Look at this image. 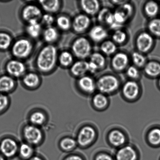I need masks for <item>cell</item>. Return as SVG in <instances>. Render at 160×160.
<instances>
[{
  "label": "cell",
  "instance_id": "1",
  "mask_svg": "<svg viewBox=\"0 0 160 160\" xmlns=\"http://www.w3.org/2000/svg\"><path fill=\"white\" fill-rule=\"evenodd\" d=\"M59 52L55 45L45 44L42 47L34 60V66L38 72L45 75L53 73L58 65Z\"/></svg>",
  "mask_w": 160,
  "mask_h": 160
},
{
  "label": "cell",
  "instance_id": "2",
  "mask_svg": "<svg viewBox=\"0 0 160 160\" xmlns=\"http://www.w3.org/2000/svg\"><path fill=\"white\" fill-rule=\"evenodd\" d=\"M10 49L13 58L23 61L33 52L34 42L26 36L20 37L14 40Z\"/></svg>",
  "mask_w": 160,
  "mask_h": 160
},
{
  "label": "cell",
  "instance_id": "3",
  "mask_svg": "<svg viewBox=\"0 0 160 160\" xmlns=\"http://www.w3.org/2000/svg\"><path fill=\"white\" fill-rule=\"evenodd\" d=\"M92 43L88 37L80 35L72 42L70 51L75 58L80 60H86L93 52Z\"/></svg>",
  "mask_w": 160,
  "mask_h": 160
},
{
  "label": "cell",
  "instance_id": "4",
  "mask_svg": "<svg viewBox=\"0 0 160 160\" xmlns=\"http://www.w3.org/2000/svg\"><path fill=\"white\" fill-rule=\"evenodd\" d=\"M96 82L97 89L105 95L116 92L121 85L120 78L116 73H104L99 77Z\"/></svg>",
  "mask_w": 160,
  "mask_h": 160
},
{
  "label": "cell",
  "instance_id": "5",
  "mask_svg": "<svg viewBox=\"0 0 160 160\" xmlns=\"http://www.w3.org/2000/svg\"><path fill=\"white\" fill-rule=\"evenodd\" d=\"M136 51L146 55L153 49L155 45V38L147 30L139 31L134 38Z\"/></svg>",
  "mask_w": 160,
  "mask_h": 160
},
{
  "label": "cell",
  "instance_id": "6",
  "mask_svg": "<svg viewBox=\"0 0 160 160\" xmlns=\"http://www.w3.org/2000/svg\"><path fill=\"white\" fill-rule=\"evenodd\" d=\"M134 13L135 7L131 1H128L125 4L117 7L113 11V15L118 28H123L124 25L132 18Z\"/></svg>",
  "mask_w": 160,
  "mask_h": 160
},
{
  "label": "cell",
  "instance_id": "7",
  "mask_svg": "<svg viewBox=\"0 0 160 160\" xmlns=\"http://www.w3.org/2000/svg\"><path fill=\"white\" fill-rule=\"evenodd\" d=\"M43 13L38 3L28 2L22 8L20 15L22 20L26 24L33 21L40 22Z\"/></svg>",
  "mask_w": 160,
  "mask_h": 160
},
{
  "label": "cell",
  "instance_id": "8",
  "mask_svg": "<svg viewBox=\"0 0 160 160\" xmlns=\"http://www.w3.org/2000/svg\"><path fill=\"white\" fill-rule=\"evenodd\" d=\"M110 65L114 73L124 72L131 65L130 55L123 51H118L111 57Z\"/></svg>",
  "mask_w": 160,
  "mask_h": 160
},
{
  "label": "cell",
  "instance_id": "9",
  "mask_svg": "<svg viewBox=\"0 0 160 160\" xmlns=\"http://www.w3.org/2000/svg\"><path fill=\"white\" fill-rule=\"evenodd\" d=\"M92 23L91 17L81 12L72 18V30L75 33L81 35L88 32Z\"/></svg>",
  "mask_w": 160,
  "mask_h": 160
},
{
  "label": "cell",
  "instance_id": "10",
  "mask_svg": "<svg viewBox=\"0 0 160 160\" xmlns=\"http://www.w3.org/2000/svg\"><path fill=\"white\" fill-rule=\"evenodd\" d=\"M5 70L7 74L15 79L21 78L27 72V67L23 61L14 58L6 63Z\"/></svg>",
  "mask_w": 160,
  "mask_h": 160
},
{
  "label": "cell",
  "instance_id": "11",
  "mask_svg": "<svg viewBox=\"0 0 160 160\" xmlns=\"http://www.w3.org/2000/svg\"><path fill=\"white\" fill-rule=\"evenodd\" d=\"M98 24L102 25L106 28L112 30L118 29L114 20L113 11L109 8H102L96 16Z\"/></svg>",
  "mask_w": 160,
  "mask_h": 160
},
{
  "label": "cell",
  "instance_id": "12",
  "mask_svg": "<svg viewBox=\"0 0 160 160\" xmlns=\"http://www.w3.org/2000/svg\"><path fill=\"white\" fill-rule=\"evenodd\" d=\"M88 38L92 43L100 44L108 39L107 28L100 24L92 26L88 32Z\"/></svg>",
  "mask_w": 160,
  "mask_h": 160
},
{
  "label": "cell",
  "instance_id": "13",
  "mask_svg": "<svg viewBox=\"0 0 160 160\" xmlns=\"http://www.w3.org/2000/svg\"><path fill=\"white\" fill-rule=\"evenodd\" d=\"M78 5L82 12L92 18L96 16L102 8L101 2L98 0H81Z\"/></svg>",
  "mask_w": 160,
  "mask_h": 160
},
{
  "label": "cell",
  "instance_id": "14",
  "mask_svg": "<svg viewBox=\"0 0 160 160\" xmlns=\"http://www.w3.org/2000/svg\"><path fill=\"white\" fill-rule=\"evenodd\" d=\"M23 135L28 143L30 145H38L43 138L40 128L32 125H27L25 127L23 130Z\"/></svg>",
  "mask_w": 160,
  "mask_h": 160
},
{
  "label": "cell",
  "instance_id": "15",
  "mask_svg": "<svg viewBox=\"0 0 160 160\" xmlns=\"http://www.w3.org/2000/svg\"><path fill=\"white\" fill-rule=\"evenodd\" d=\"M96 136V132L90 126L83 127L78 133L77 142L81 147L87 146L92 143Z\"/></svg>",
  "mask_w": 160,
  "mask_h": 160
},
{
  "label": "cell",
  "instance_id": "16",
  "mask_svg": "<svg viewBox=\"0 0 160 160\" xmlns=\"http://www.w3.org/2000/svg\"><path fill=\"white\" fill-rule=\"evenodd\" d=\"M140 90V86L137 81L128 79L122 85V93L129 100H134L138 97Z\"/></svg>",
  "mask_w": 160,
  "mask_h": 160
},
{
  "label": "cell",
  "instance_id": "17",
  "mask_svg": "<svg viewBox=\"0 0 160 160\" xmlns=\"http://www.w3.org/2000/svg\"><path fill=\"white\" fill-rule=\"evenodd\" d=\"M76 83L80 90L85 93H92L97 89L96 80L90 75L78 78Z\"/></svg>",
  "mask_w": 160,
  "mask_h": 160
},
{
  "label": "cell",
  "instance_id": "18",
  "mask_svg": "<svg viewBox=\"0 0 160 160\" xmlns=\"http://www.w3.org/2000/svg\"><path fill=\"white\" fill-rule=\"evenodd\" d=\"M37 2L43 12L53 15L58 13L63 6L60 0H40Z\"/></svg>",
  "mask_w": 160,
  "mask_h": 160
},
{
  "label": "cell",
  "instance_id": "19",
  "mask_svg": "<svg viewBox=\"0 0 160 160\" xmlns=\"http://www.w3.org/2000/svg\"><path fill=\"white\" fill-rule=\"evenodd\" d=\"M21 79L23 85L31 89L37 88L40 86L42 81L40 74L34 71L27 72Z\"/></svg>",
  "mask_w": 160,
  "mask_h": 160
},
{
  "label": "cell",
  "instance_id": "20",
  "mask_svg": "<svg viewBox=\"0 0 160 160\" xmlns=\"http://www.w3.org/2000/svg\"><path fill=\"white\" fill-rule=\"evenodd\" d=\"M18 149L16 142L10 138L3 139L0 143V152L4 157H13Z\"/></svg>",
  "mask_w": 160,
  "mask_h": 160
},
{
  "label": "cell",
  "instance_id": "21",
  "mask_svg": "<svg viewBox=\"0 0 160 160\" xmlns=\"http://www.w3.org/2000/svg\"><path fill=\"white\" fill-rule=\"evenodd\" d=\"M69 69L70 74L77 79L85 76L88 73V61L78 59L75 61Z\"/></svg>",
  "mask_w": 160,
  "mask_h": 160
},
{
  "label": "cell",
  "instance_id": "22",
  "mask_svg": "<svg viewBox=\"0 0 160 160\" xmlns=\"http://www.w3.org/2000/svg\"><path fill=\"white\" fill-rule=\"evenodd\" d=\"M25 30L26 37L33 40L42 37L43 29L40 21H33L26 23Z\"/></svg>",
  "mask_w": 160,
  "mask_h": 160
},
{
  "label": "cell",
  "instance_id": "23",
  "mask_svg": "<svg viewBox=\"0 0 160 160\" xmlns=\"http://www.w3.org/2000/svg\"><path fill=\"white\" fill-rule=\"evenodd\" d=\"M42 37L46 44L54 45L60 37V31L56 26L44 28Z\"/></svg>",
  "mask_w": 160,
  "mask_h": 160
},
{
  "label": "cell",
  "instance_id": "24",
  "mask_svg": "<svg viewBox=\"0 0 160 160\" xmlns=\"http://www.w3.org/2000/svg\"><path fill=\"white\" fill-rule=\"evenodd\" d=\"M142 70L147 78H155L160 76V63L156 61L148 60Z\"/></svg>",
  "mask_w": 160,
  "mask_h": 160
},
{
  "label": "cell",
  "instance_id": "25",
  "mask_svg": "<svg viewBox=\"0 0 160 160\" xmlns=\"http://www.w3.org/2000/svg\"><path fill=\"white\" fill-rule=\"evenodd\" d=\"M160 11V6L156 1H148L144 3L142 7V13L149 19L156 18Z\"/></svg>",
  "mask_w": 160,
  "mask_h": 160
},
{
  "label": "cell",
  "instance_id": "26",
  "mask_svg": "<svg viewBox=\"0 0 160 160\" xmlns=\"http://www.w3.org/2000/svg\"><path fill=\"white\" fill-rule=\"evenodd\" d=\"M115 160H138L136 150L130 146L122 147L116 153Z\"/></svg>",
  "mask_w": 160,
  "mask_h": 160
},
{
  "label": "cell",
  "instance_id": "27",
  "mask_svg": "<svg viewBox=\"0 0 160 160\" xmlns=\"http://www.w3.org/2000/svg\"><path fill=\"white\" fill-rule=\"evenodd\" d=\"M75 58L70 50H63L59 52L58 64L62 68H69L75 62Z\"/></svg>",
  "mask_w": 160,
  "mask_h": 160
},
{
  "label": "cell",
  "instance_id": "28",
  "mask_svg": "<svg viewBox=\"0 0 160 160\" xmlns=\"http://www.w3.org/2000/svg\"><path fill=\"white\" fill-rule=\"evenodd\" d=\"M55 24L59 31L67 32L72 30V18L66 14H60L56 17Z\"/></svg>",
  "mask_w": 160,
  "mask_h": 160
},
{
  "label": "cell",
  "instance_id": "29",
  "mask_svg": "<svg viewBox=\"0 0 160 160\" xmlns=\"http://www.w3.org/2000/svg\"><path fill=\"white\" fill-rule=\"evenodd\" d=\"M15 79L8 74L1 76L0 77V92L4 94L13 90L17 84Z\"/></svg>",
  "mask_w": 160,
  "mask_h": 160
},
{
  "label": "cell",
  "instance_id": "30",
  "mask_svg": "<svg viewBox=\"0 0 160 160\" xmlns=\"http://www.w3.org/2000/svg\"><path fill=\"white\" fill-rule=\"evenodd\" d=\"M111 39L118 46H122L128 42V34L123 28H118L113 30Z\"/></svg>",
  "mask_w": 160,
  "mask_h": 160
},
{
  "label": "cell",
  "instance_id": "31",
  "mask_svg": "<svg viewBox=\"0 0 160 160\" xmlns=\"http://www.w3.org/2000/svg\"><path fill=\"white\" fill-rule=\"evenodd\" d=\"M118 46L111 39H108L100 44V52L106 57H111L118 51Z\"/></svg>",
  "mask_w": 160,
  "mask_h": 160
},
{
  "label": "cell",
  "instance_id": "32",
  "mask_svg": "<svg viewBox=\"0 0 160 160\" xmlns=\"http://www.w3.org/2000/svg\"><path fill=\"white\" fill-rule=\"evenodd\" d=\"M88 60L93 62L98 67L99 71L105 69L107 66V57L100 51L93 52Z\"/></svg>",
  "mask_w": 160,
  "mask_h": 160
},
{
  "label": "cell",
  "instance_id": "33",
  "mask_svg": "<svg viewBox=\"0 0 160 160\" xmlns=\"http://www.w3.org/2000/svg\"><path fill=\"white\" fill-rule=\"evenodd\" d=\"M108 139L110 143L116 147L121 146L126 142L125 134L118 130L111 131L108 136Z\"/></svg>",
  "mask_w": 160,
  "mask_h": 160
},
{
  "label": "cell",
  "instance_id": "34",
  "mask_svg": "<svg viewBox=\"0 0 160 160\" xmlns=\"http://www.w3.org/2000/svg\"><path fill=\"white\" fill-rule=\"evenodd\" d=\"M131 62L132 65L138 67L140 69H142L145 64H146L147 59L146 55L135 50L130 55Z\"/></svg>",
  "mask_w": 160,
  "mask_h": 160
},
{
  "label": "cell",
  "instance_id": "35",
  "mask_svg": "<svg viewBox=\"0 0 160 160\" xmlns=\"http://www.w3.org/2000/svg\"><path fill=\"white\" fill-rule=\"evenodd\" d=\"M146 30L154 38H160V18L156 17L149 20Z\"/></svg>",
  "mask_w": 160,
  "mask_h": 160
},
{
  "label": "cell",
  "instance_id": "36",
  "mask_svg": "<svg viewBox=\"0 0 160 160\" xmlns=\"http://www.w3.org/2000/svg\"><path fill=\"white\" fill-rule=\"evenodd\" d=\"M13 41L10 34L6 32H0V50L6 51L10 49Z\"/></svg>",
  "mask_w": 160,
  "mask_h": 160
},
{
  "label": "cell",
  "instance_id": "37",
  "mask_svg": "<svg viewBox=\"0 0 160 160\" xmlns=\"http://www.w3.org/2000/svg\"><path fill=\"white\" fill-rule=\"evenodd\" d=\"M108 99L105 94L99 92L94 96L92 102L97 109H102L106 107L108 104Z\"/></svg>",
  "mask_w": 160,
  "mask_h": 160
},
{
  "label": "cell",
  "instance_id": "38",
  "mask_svg": "<svg viewBox=\"0 0 160 160\" xmlns=\"http://www.w3.org/2000/svg\"><path fill=\"white\" fill-rule=\"evenodd\" d=\"M29 120L32 125L37 127L43 124L46 121V117L40 111H35L31 114Z\"/></svg>",
  "mask_w": 160,
  "mask_h": 160
},
{
  "label": "cell",
  "instance_id": "39",
  "mask_svg": "<svg viewBox=\"0 0 160 160\" xmlns=\"http://www.w3.org/2000/svg\"><path fill=\"white\" fill-rule=\"evenodd\" d=\"M140 69L132 65H130L124 72L129 80L138 81L141 77Z\"/></svg>",
  "mask_w": 160,
  "mask_h": 160
},
{
  "label": "cell",
  "instance_id": "40",
  "mask_svg": "<svg viewBox=\"0 0 160 160\" xmlns=\"http://www.w3.org/2000/svg\"><path fill=\"white\" fill-rule=\"evenodd\" d=\"M20 156L24 159H28L32 157L33 149L28 143H22L18 148Z\"/></svg>",
  "mask_w": 160,
  "mask_h": 160
},
{
  "label": "cell",
  "instance_id": "41",
  "mask_svg": "<svg viewBox=\"0 0 160 160\" xmlns=\"http://www.w3.org/2000/svg\"><path fill=\"white\" fill-rule=\"evenodd\" d=\"M77 144V142L74 139L67 137L61 141L60 146L62 150L68 152L74 149L76 146Z\"/></svg>",
  "mask_w": 160,
  "mask_h": 160
},
{
  "label": "cell",
  "instance_id": "42",
  "mask_svg": "<svg viewBox=\"0 0 160 160\" xmlns=\"http://www.w3.org/2000/svg\"><path fill=\"white\" fill-rule=\"evenodd\" d=\"M148 140L152 145L158 146L160 145V128H155L149 132Z\"/></svg>",
  "mask_w": 160,
  "mask_h": 160
},
{
  "label": "cell",
  "instance_id": "43",
  "mask_svg": "<svg viewBox=\"0 0 160 160\" xmlns=\"http://www.w3.org/2000/svg\"><path fill=\"white\" fill-rule=\"evenodd\" d=\"M56 17L54 15L48 13H44L40 20V23L45 28L54 26L55 23Z\"/></svg>",
  "mask_w": 160,
  "mask_h": 160
},
{
  "label": "cell",
  "instance_id": "44",
  "mask_svg": "<svg viewBox=\"0 0 160 160\" xmlns=\"http://www.w3.org/2000/svg\"><path fill=\"white\" fill-rule=\"evenodd\" d=\"M8 97L5 94H0V113L3 112L8 106Z\"/></svg>",
  "mask_w": 160,
  "mask_h": 160
},
{
  "label": "cell",
  "instance_id": "45",
  "mask_svg": "<svg viewBox=\"0 0 160 160\" xmlns=\"http://www.w3.org/2000/svg\"><path fill=\"white\" fill-rule=\"evenodd\" d=\"M88 73L91 74H95L99 72L98 67L91 61L88 60Z\"/></svg>",
  "mask_w": 160,
  "mask_h": 160
},
{
  "label": "cell",
  "instance_id": "46",
  "mask_svg": "<svg viewBox=\"0 0 160 160\" xmlns=\"http://www.w3.org/2000/svg\"><path fill=\"white\" fill-rule=\"evenodd\" d=\"M94 160H115V159L107 153H101L97 155Z\"/></svg>",
  "mask_w": 160,
  "mask_h": 160
},
{
  "label": "cell",
  "instance_id": "47",
  "mask_svg": "<svg viewBox=\"0 0 160 160\" xmlns=\"http://www.w3.org/2000/svg\"><path fill=\"white\" fill-rule=\"evenodd\" d=\"M128 1H109V2H110V4L113 5L115 6L116 7H118L122 5L125 3H126Z\"/></svg>",
  "mask_w": 160,
  "mask_h": 160
},
{
  "label": "cell",
  "instance_id": "48",
  "mask_svg": "<svg viewBox=\"0 0 160 160\" xmlns=\"http://www.w3.org/2000/svg\"><path fill=\"white\" fill-rule=\"evenodd\" d=\"M64 160H84L81 156L78 155H71L67 157Z\"/></svg>",
  "mask_w": 160,
  "mask_h": 160
},
{
  "label": "cell",
  "instance_id": "49",
  "mask_svg": "<svg viewBox=\"0 0 160 160\" xmlns=\"http://www.w3.org/2000/svg\"><path fill=\"white\" fill-rule=\"evenodd\" d=\"M28 160H43L38 156H33Z\"/></svg>",
  "mask_w": 160,
  "mask_h": 160
},
{
  "label": "cell",
  "instance_id": "50",
  "mask_svg": "<svg viewBox=\"0 0 160 160\" xmlns=\"http://www.w3.org/2000/svg\"><path fill=\"white\" fill-rule=\"evenodd\" d=\"M0 160H5V157L2 155L0 154Z\"/></svg>",
  "mask_w": 160,
  "mask_h": 160
},
{
  "label": "cell",
  "instance_id": "51",
  "mask_svg": "<svg viewBox=\"0 0 160 160\" xmlns=\"http://www.w3.org/2000/svg\"><path fill=\"white\" fill-rule=\"evenodd\" d=\"M159 78V81H158V85H159V87L160 88V76Z\"/></svg>",
  "mask_w": 160,
  "mask_h": 160
},
{
  "label": "cell",
  "instance_id": "52",
  "mask_svg": "<svg viewBox=\"0 0 160 160\" xmlns=\"http://www.w3.org/2000/svg\"><path fill=\"white\" fill-rule=\"evenodd\" d=\"M159 12H160V11H159Z\"/></svg>",
  "mask_w": 160,
  "mask_h": 160
},
{
  "label": "cell",
  "instance_id": "53",
  "mask_svg": "<svg viewBox=\"0 0 160 160\" xmlns=\"http://www.w3.org/2000/svg\"></svg>",
  "mask_w": 160,
  "mask_h": 160
}]
</instances>
